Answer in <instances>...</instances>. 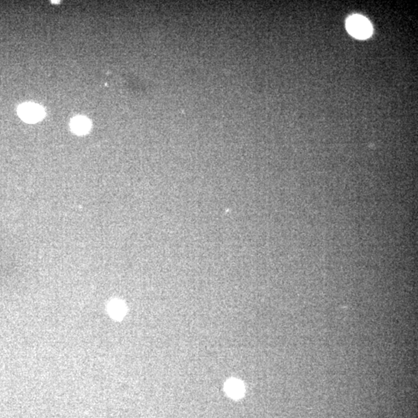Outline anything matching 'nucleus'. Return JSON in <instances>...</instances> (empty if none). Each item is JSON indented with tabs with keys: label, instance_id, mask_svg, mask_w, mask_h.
I'll use <instances>...</instances> for the list:
<instances>
[{
	"label": "nucleus",
	"instance_id": "nucleus-2",
	"mask_svg": "<svg viewBox=\"0 0 418 418\" xmlns=\"http://www.w3.org/2000/svg\"><path fill=\"white\" fill-rule=\"evenodd\" d=\"M19 116L29 123H33L41 120L45 115L44 109L39 105L33 103H24L18 107Z\"/></svg>",
	"mask_w": 418,
	"mask_h": 418
},
{
	"label": "nucleus",
	"instance_id": "nucleus-1",
	"mask_svg": "<svg viewBox=\"0 0 418 418\" xmlns=\"http://www.w3.org/2000/svg\"><path fill=\"white\" fill-rule=\"evenodd\" d=\"M346 28L352 36L362 40L370 37L373 32V28L369 20L360 15L351 16L346 22Z\"/></svg>",
	"mask_w": 418,
	"mask_h": 418
},
{
	"label": "nucleus",
	"instance_id": "nucleus-3",
	"mask_svg": "<svg viewBox=\"0 0 418 418\" xmlns=\"http://www.w3.org/2000/svg\"><path fill=\"white\" fill-rule=\"evenodd\" d=\"M225 390L228 396L233 399H240L243 397L245 392V387L240 380L231 379L226 382Z\"/></svg>",
	"mask_w": 418,
	"mask_h": 418
},
{
	"label": "nucleus",
	"instance_id": "nucleus-4",
	"mask_svg": "<svg viewBox=\"0 0 418 418\" xmlns=\"http://www.w3.org/2000/svg\"><path fill=\"white\" fill-rule=\"evenodd\" d=\"M71 129L77 134H84L89 131L91 122L85 117H75L71 122Z\"/></svg>",
	"mask_w": 418,
	"mask_h": 418
},
{
	"label": "nucleus",
	"instance_id": "nucleus-5",
	"mask_svg": "<svg viewBox=\"0 0 418 418\" xmlns=\"http://www.w3.org/2000/svg\"><path fill=\"white\" fill-rule=\"evenodd\" d=\"M108 310L112 318L119 320L124 317L126 308L123 302L119 300H114L109 305Z\"/></svg>",
	"mask_w": 418,
	"mask_h": 418
}]
</instances>
